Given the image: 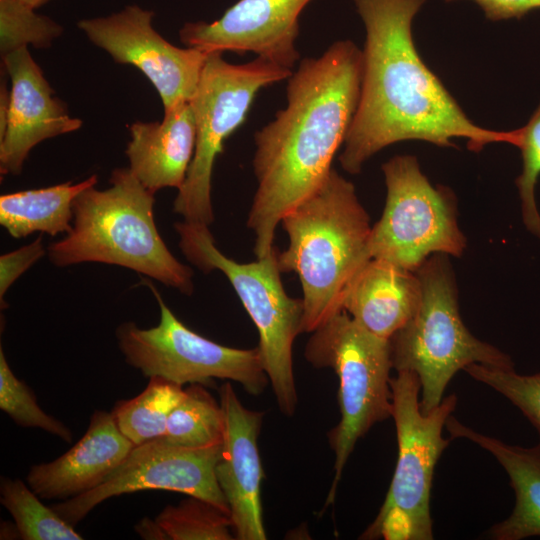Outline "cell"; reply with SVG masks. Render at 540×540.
<instances>
[{"label": "cell", "instance_id": "2e32d148", "mask_svg": "<svg viewBox=\"0 0 540 540\" xmlns=\"http://www.w3.org/2000/svg\"><path fill=\"white\" fill-rule=\"evenodd\" d=\"M2 63L11 87L6 128L0 137V173L18 175L37 144L78 130L82 121L72 117L54 95L28 47L3 56Z\"/></svg>", "mask_w": 540, "mask_h": 540}, {"label": "cell", "instance_id": "d6986e66", "mask_svg": "<svg viewBox=\"0 0 540 540\" xmlns=\"http://www.w3.org/2000/svg\"><path fill=\"white\" fill-rule=\"evenodd\" d=\"M420 300L416 272L372 258L349 284L342 310L368 331L390 339L412 318Z\"/></svg>", "mask_w": 540, "mask_h": 540}, {"label": "cell", "instance_id": "ffe728a7", "mask_svg": "<svg viewBox=\"0 0 540 540\" xmlns=\"http://www.w3.org/2000/svg\"><path fill=\"white\" fill-rule=\"evenodd\" d=\"M445 428L450 439L465 438L491 453L505 469L515 492V506L488 536L495 540H522L540 536V442L533 447L510 445L477 432L452 415Z\"/></svg>", "mask_w": 540, "mask_h": 540}, {"label": "cell", "instance_id": "7a4b0ae2", "mask_svg": "<svg viewBox=\"0 0 540 540\" xmlns=\"http://www.w3.org/2000/svg\"><path fill=\"white\" fill-rule=\"evenodd\" d=\"M363 78V51L351 40L332 43L305 58L288 78L287 105L254 135L257 189L247 227L256 258L274 248L277 225L313 194L330 174L356 113Z\"/></svg>", "mask_w": 540, "mask_h": 540}, {"label": "cell", "instance_id": "ba28073f", "mask_svg": "<svg viewBox=\"0 0 540 540\" xmlns=\"http://www.w3.org/2000/svg\"><path fill=\"white\" fill-rule=\"evenodd\" d=\"M392 418L398 455L385 500L370 525L359 537L364 540H431L430 511L435 466L451 439L443 428L457 404L451 394L428 413L420 407V381L410 371H399L390 380Z\"/></svg>", "mask_w": 540, "mask_h": 540}, {"label": "cell", "instance_id": "9a60e30c", "mask_svg": "<svg viewBox=\"0 0 540 540\" xmlns=\"http://www.w3.org/2000/svg\"><path fill=\"white\" fill-rule=\"evenodd\" d=\"M219 396L224 434L216 480L229 507L235 539L265 540L263 469L257 443L264 414L244 407L229 382L221 386Z\"/></svg>", "mask_w": 540, "mask_h": 540}, {"label": "cell", "instance_id": "d6a6232c", "mask_svg": "<svg viewBox=\"0 0 540 540\" xmlns=\"http://www.w3.org/2000/svg\"><path fill=\"white\" fill-rule=\"evenodd\" d=\"M9 100L10 90H8L6 77L4 78V81L2 77L0 85V137L3 135L6 128Z\"/></svg>", "mask_w": 540, "mask_h": 540}, {"label": "cell", "instance_id": "ac0fdd59", "mask_svg": "<svg viewBox=\"0 0 540 540\" xmlns=\"http://www.w3.org/2000/svg\"><path fill=\"white\" fill-rule=\"evenodd\" d=\"M196 143V124L191 103L164 111L156 122L130 126L126 148L129 169L148 190L179 189L187 176Z\"/></svg>", "mask_w": 540, "mask_h": 540}, {"label": "cell", "instance_id": "9c48e42d", "mask_svg": "<svg viewBox=\"0 0 540 540\" xmlns=\"http://www.w3.org/2000/svg\"><path fill=\"white\" fill-rule=\"evenodd\" d=\"M292 72L262 57L231 64L223 53H209L190 102L196 124L194 156L173 203V211L185 221L208 226L214 222L211 182L224 141L246 120L257 93Z\"/></svg>", "mask_w": 540, "mask_h": 540}, {"label": "cell", "instance_id": "603a6c76", "mask_svg": "<svg viewBox=\"0 0 540 540\" xmlns=\"http://www.w3.org/2000/svg\"><path fill=\"white\" fill-rule=\"evenodd\" d=\"M223 411L200 384H190L182 400L171 411L164 441L172 445L205 448L222 444Z\"/></svg>", "mask_w": 540, "mask_h": 540}, {"label": "cell", "instance_id": "7402d4cb", "mask_svg": "<svg viewBox=\"0 0 540 540\" xmlns=\"http://www.w3.org/2000/svg\"><path fill=\"white\" fill-rule=\"evenodd\" d=\"M184 395L182 386L162 377H150L140 394L118 402L112 414L119 430L139 446L164 437L168 417Z\"/></svg>", "mask_w": 540, "mask_h": 540}, {"label": "cell", "instance_id": "3957f363", "mask_svg": "<svg viewBox=\"0 0 540 540\" xmlns=\"http://www.w3.org/2000/svg\"><path fill=\"white\" fill-rule=\"evenodd\" d=\"M280 223L289 244L278 252V265L281 272L297 274L303 293L302 333H312L342 310L349 284L371 259L370 219L354 185L332 169Z\"/></svg>", "mask_w": 540, "mask_h": 540}, {"label": "cell", "instance_id": "8992f818", "mask_svg": "<svg viewBox=\"0 0 540 540\" xmlns=\"http://www.w3.org/2000/svg\"><path fill=\"white\" fill-rule=\"evenodd\" d=\"M174 228L186 259L204 273L221 271L229 280L259 334L258 350L280 411L294 415L298 398L293 371V344L302 333V299L290 297L282 284L278 250L239 263L216 246L209 226L183 220Z\"/></svg>", "mask_w": 540, "mask_h": 540}, {"label": "cell", "instance_id": "484cf974", "mask_svg": "<svg viewBox=\"0 0 540 540\" xmlns=\"http://www.w3.org/2000/svg\"><path fill=\"white\" fill-rule=\"evenodd\" d=\"M23 0H0V52L5 56L32 45L47 48L61 36L63 28L47 16L35 12Z\"/></svg>", "mask_w": 540, "mask_h": 540}, {"label": "cell", "instance_id": "5b68a950", "mask_svg": "<svg viewBox=\"0 0 540 540\" xmlns=\"http://www.w3.org/2000/svg\"><path fill=\"white\" fill-rule=\"evenodd\" d=\"M420 304L412 318L389 339L393 368L415 373L423 413L436 408L453 376L471 364L512 369L509 355L473 336L464 325L445 254H434L416 271Z\"/></svg>", "mask_w": 540, "mask_h": 540}, {"label": "cell", "instance_id": "e0dca14e", "mask_svg": "<svg viewBox=\"0 0 540 540\" xmlns=\"http://www.w3.org/2000/svg\"><path fill=\"white\" fill-rule=\"evenodd\" d=\"M133 443L112 412L96 410L85 434L57 459L34 465L26 480L41 499H70L103 483L127 458Z\"/></svg>", "mask_w": 540, "mask_h": 540}, {"label": "cell", "instance_id": "1f68e13d", "mask_svg": "<svg viewBox=\"0 0 540 540\" xmlns=\"http://www.w3.org/2000/svg\"><path fill=\"white\" fill-rule=\"evenodd\" d=\"M135 529L144 539H167L156 520L143 519L139 521Z\"/></svg>", "mask_w": 540, "mask_h": 540}, {"label": "cell", "instance_id": "52a82bcc", "mask_svg": "<svg viewBox=\"0 0 540 540\" xmlns=\"http://www.w3.org/2000/svg\"><path fill=\"white\" fill-rule=\"evenodd\" d=\"M304 354L314 367L331 368L339 380L340 420L328 434L335 460L327 506L335 500L358 440L392 417L391 346L389 339L368 331L341 310L312 332Z\"/></svg>", "mask_w": 540, "mask_h": 540}, {"label": "cell", "instance_id": "d4e9b609", "mask_svg": "<svg viewBox=\"0 0 540 540\" xmlns=\"http://www.w3.org/2000/svg\"><path fill=\"white\" fill-rule=\"evenodd\" d=\"M155 520L167 539H235L230 513L194 496H188L177 505H167Z\"/></svg>", "mask_w": 540, "mask_h": 540}, {"label": "cell", "instance_id": "44dd1931", "mask_svg": "<svg viewBox=\"0 0 540 540\" xmlns=\"http://www.w3.org/2000/svg\"><path fill=\"white\" fill-rule=\"evenodd\" d=\"M97 184V175L78 183L71 181L40 189L0 196V224L13 238L34 232L55 236L72 230L73 202L85 189Z\"/></svg>", "mask_w": 540, "mask_h": 540}, {"label": "cell", "instance_id": "4fadbf2b", "mask_svg": "<svg viewBox=\"0 0 540 540\" xmlns=\"http://www.w3.org/2000/svg\"><path fill=\"white\" fill-rule=\"evenodd\" d=\"M153 16L151 10L128 5L109 16L82 19L77 26L115 62L140 70L168 111L191 102L209 53L171 44L153 28Z\"/></svg>", "mask_w": 540, "mask_h": 540}, {"label": "cell", "instance_id": "83f0119b", "mask_svg": "<svg viewBox=\"0 0 540 540\" xmlns=\"http://www.w3.org/2000/svg\"><path fill=\"white\" fill-rule=\"evenodd\" d=\"M469 376L507 398L536 429L540 442V372L521 375L512 369L471 364L464 369Z\"/></svg>", "mask_w": 540, "mask_h": 540}, {"label": "cell", "instance_id": "6da1fadb", "mask_svg": "<svg viewBox=\"0 0 540 540\" xmlns=\"http://www.w3.org/2000/svg\"><path fill=\"white\" fill-rule=\"evenodd\" d=\"M426 0H353L366 30L360 99L339 156L342 168L360 173L374 154L396 142L420 140L442 147L467 139L468 149L506 142L518 131L475 125L421 59L412 21Z\"/></svg>", "mask_w": 540, "mask_h": 540}, {"label": "cell", "instance_id": "4316f807", "mask_svg": "<svg viewBox=\"0 0 540 540\" xmlns=\"http://www.w3.org/2000/svg\"><path fill=\"white\" fill-rule=\"evenodd\" d=\"M0 409L19 426L39 428L65 442L72 440L71 430L63 422L44 412L30 388L15 376L2 347L0 348Z\"/></svg>", "mask_w": 540, "mask_h": 540}, {"label": "cell", "instance_id": "7c38bea8", "mask_svg": "<svg viewBox=\"0 0 540 540\" xmlns=\"http://www.w3.org/2000/svg\"><path fill=\"white\" fill-rule=\"evenodd\" d=\"M221 445L189 448L157 439L134 446L103 483L52 508L75 526L111 497L143 490H168L201 498L230 513L215 476Z\"/></svg>", "mask_w": 540, "mask_h": 540}, {"label": "cell", "instance_id": "30bf717a", "mask_svg": "<svg viewBox=\"0 0 540 540\" xmlns=\"http://www.w3.org/2000/svg\"><path fill=\"white\" fill-rule=\"evenodd\" d=\"M382 171L387 195L382 216L371 230V259L415 272L431 254L462 255L466 239L457 224L451 190L434 187L411 155L392 157Z\"/></svg>", "mask_w": 540, "mask_h": 540}, {"label": "cell", "instance_id": "4dcf8cb0", "mask_svg": "<svg viewBox=\"0 0 540 540\" xmlns=\"http://www.w3.org/2000/svg\"><path fill=\"white\" fill-rule=\"evenodd\" d=\"M453 1V0H446ZM492 21L521 18L540 8V0H473Z\"/></svg>", "mask_w": 540, "mask_h": 540}, {"label": "cell", "instance_id": "5bb4252c", "mask_svg": "<svg viewBox=\"0 0 540 540\" xmlns=\"http://www.w3.org/2000/svg\"><path fill=\"white\" fill-rule=\"evenodd\" d=\"M312 0H239L213 22H187L179 30L187 47L207 53H254L292 70L299 16Z\"/></svg>", "mask_w": 540, "mask_h": 540}, {"label": "cell", "instance_id": "836d02e7", "mask_svg": "<svg viewBox=\"0 0 540 540\" xmlns=\"http://www.w3.org/2000/svg\"><path fill=\"white\" fill-rule=\"evenodd\" d=\"M23 1L37 9L38 7L46 4L50 0H23Z\"/></svg>", "mask_w": 540, "mask_h": 540}, {"label": "cell", "instance_id": "f1b7e54d", "mask_svg": "<svg viewBox=\"0 0 540 540\" xmlns=\"http://www.w3.org/2000/svg\"><path fill=\"white\" fill-rule=\"evenodd\" d=\"M518 130L517 146L522 155V173L516 185L527 229L540 238V214L535 201V187L540 175V104L527 124Z\"/></svg>", "mask_w": 540, "mask_h": 540}, {"label": "cell", "instance_id": "277c9868", "mask_svg": "<svg viewBox=\"0 0 540 540\" xmlns=\"http://www.w3.org/2000/svg\"><path fill=\"white\" fill-rule=\"evenodd\" d=\"M155 193L129 168H116L110 187L82 191L73 202L72 230L49 245L50 262L118 265L155 279L185 295L193 292V271L168 249L154 220Z\"/></svg>", "mask_w": 540, "mask_h": 540}, {"label": "cell", "instance_id": "cb8c5ba5", "mask_svg": "<svg viewBox=\"0 0 540 540\" xmlns=\"http://www.w3.org/2000/svg\"><path fill=\"white\" fill-rule=\"evenodd\" d=\"M40 497L22 480L2 477L0 502L14 519L18 536L23 540H82L52 507H47Z\"/></svg>", "mask_w": 540, "mask_h": 540}, {"label": "cell", "instance_id": "8fae6325", "mask_svg": "<svg viewBox=\"0 0 540 540\" xmlns=\"http://www.w3.org/2000/svg\"><path fill=\"white\" fill-rule=\"evenodd\" d=\"M143 282L158 302L160 321L147 329L134 322L117 327L118 346L130 366L147 378L158 376L180 386H209L214 379H226L241 384L250 395L264 391L269 380L258 347H227L192 331L174 315L153 283Z\"/></svg>", "mask_w": 540, "mask_h": 540}, {"label": "cell", "instance_id": "f546056e", "mask_svg": "<svg viewBox=\"0 0 540 540\" xmlns=\"http://www.w3.org/2000/svg\"><path fill=\"white\" fill-rule=\"evenodd\" d=\"M46 254L42 238L39 236L33 242L0 257V302L5 308L4 296L10 286L33 264Z\"/></svg>", "mask_w": 540, "mask_h": 540}]
</instances>
